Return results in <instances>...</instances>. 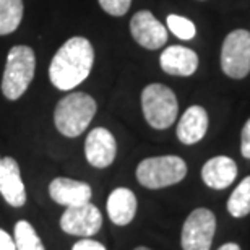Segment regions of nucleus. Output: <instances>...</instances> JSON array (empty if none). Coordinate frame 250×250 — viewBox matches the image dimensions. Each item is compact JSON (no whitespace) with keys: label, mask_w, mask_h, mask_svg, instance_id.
Here are the masks:
<instances>
[{"label":"nucleus","mask_w":250,"mask_h":250,"mask_svg":"<svg viewBox=\"0 0 250 250\" xmlns=\"http://www.w3.org/2000/svg\"><path fill=\"white\" fill-rule=\"evenodd\" d=\"M94 51L86 38H70L54 56L49 67V78L57 89L77 88L83 83L93 68Z\"/></svg>","instance_id":"nucleus-1"},{"label":"nucleus","mask_w":250,"mask_h":250,"mask_svg":"<svg viewBox=\"0 0 250 250\" xmlns=\"http://www.w3.org/2000/svg\"><path fill=\"white\" fill-rule=\"evenodd\" d=\"M96 101L86 93H70L61 99L54 112L57 130L68 138L82 135L96 114Z\"/></svg>","instance_id":"nucleus-2"},{"label":"nucleus","mask_w":250,"mask_h":250,"mask_svg":"<svg viewBox=\"0 0 250 250\" xmlns=\"http://www.w3.org/2000/svg\"><path fill=\"white\" fill-rule=\"evenodd\" d=\"M34 68H36V57L31 47L15 46L10 49L2 80L3 96L10 101L21 98L29 83L33 82Z\"/></svg>","instance_id":"nucleus-3"},{"label":"nucleus","mask_w":250,"mask_h":250,"mask_svg":"<svg viewBox=\"0 0 250 250\" xmlns=\"http://www.w3.org/2000/svg\"><path fill=\"white\" fill-rule=\"evenodd\" d=\"M142 109L153 128L164 130L176 122L179 114L177 98L171 88L161 83L148 84L142 93Z\"/></svg>","instance_id":"nucleus-4"},{"label":"nucleus","mask_w":250,"mask_h":250,"mask_svg":"<svg viewBox=\"0 0 250 250\" xmlns=\"http://www.w3.org/2000/svg\"><path fill=\"white\" fill-rule=\"evenodd\" d=\"M187 176V164L179 156L146 158L138 164L137 179L146 188H164L179 184Z\"/></svg>","instance_id":"nucleus-5"},{"label":"nucleus","mask_w":250,"mask_h":250,"mask_svg":"<svg viewBox=\"0 0 250 250\" xmlns=\"http://www.w3.org/2000/svg\"><path fill=\"white\" fill-rule=\"evenodd\" d=\"M221 68L234 80L250 73V31L236 29L228 34L221 47Z\"/></svg>","instance_id":"nucleus-6"},{"label":"nucleus","mask_w":250,"mask_h":250,"mask_svg":"<svg viewBox=\"0 0 250 250\" xmlns=\"http://www.w3.org/2000/svg\"><path fill=\"white\" fill-rule=\"evenodd\" d=\"M216 232V216L207 208H197L184 223L181 244L184 250H209Z\"/></svg>","instance_id":"nucleus-7"},{"label":"nucleus","mask_w":250,"mask_h":250,"mask_svg":"<svg viewBox=\"0 0 250 250\" xmlns=\"http://www.w3.org/2000/svg\"><path fill=\"white\" fill-rule=\"evenodd\" d=\"M103 226V216L96 205L91 202L67 207L61 218V228L63 232L72 236H94Z\"/></svg>","instance_id":"nucleus-8"},{"label":"nucleus","mask_w":250,"mask_h":250,"mask_svg":"<svg viewBox=\"0 0 250 250\" xmlns=\"http://www.w3.org/2000/svg\"><path fill=\"white\" fill-rule=\"evenodd\" d=\"M130 33L140 46L149 51L163 47L167 41V29L148 10L135 13L130 21Z\"/></svg>","instance_id":"nucleus-9"},{"label":"nucleus","mask_w":250,"mask_h":250,"mask_svg":"<svg viewBox=\"0 0 250 250\" xmlns=\"http://www.w3.org/2000/svg\"><path fill=\"white\" fill-rule=\"evenodd\" d=\"M84 154L93 167H109L117 154V143L114 135L107 128H93L84 142Z\"/></svg>","instance_id":"nucleus-10"},{"label":"nucleus","mask_w":250,"mask_h":250,"mask_svg":"<svg viewBox=\"0 0 250 250\" xmlns=\"http://www.w3.org/2000/svg\"><path fill=\"white\" fill-rule=\"evenodd\" d=\"M0 193L5 202L15 208L26 203V190L20 174V166L13 158L0 159Z\"/></svg>","instance_id":"nucleus-11"},{"label":"nucleus","mask_w":250,"mask_h":250,"mask_svg":"<svg viewBox=\"0 0 250 250\" xmlns=\"http://www.w3.org/2000/svg\"><path fill=\"white\" fill-rule=\"evenodd\" d=\"M51 198L63 207H75L91 200L93 190L86 182L73 181L68 177H57L49 186Z\"/></svg>","instance_id":"nucleus-12"},{"label":"nucleus","mask_w":250,"mask_h":250,"mask_svg":"<svg viewBox=\"0 0 250 250\" xmlns=\"http://www.w3.org/2000/svg\"><path fill=\"white\" fill-rule=\"evenodd\" d=\"M237 177V164L228 156H214L202 167V179L209 188H228Z\"/></svg>","instance_id":"nucleus-13"},{"label":"nucleus","mask_w":250,"mask_h":250,"mask_svg":"<svg viewBox=\"0 0 250 250\" xmlns=\"http://www.w3.org/2000/svg\"><path fill=\"white\" fill-rule=\"evenodd\" d=\"M161 68L169 75L190 77L198 68V56L195 51L182 46H171L161 54Z\"/></svg>","instance_id":"nucleus-14"},{"label":"nucleus","mask_w":250,"mask_h":250,"mask_svg":"<svg viewBox=\"0 0 250 250\" xmlns=\"http://www.w3.org/2000/svg\"><path fill=\"white\" fill-rule=\"evenodd\" d=\"M208 114L202 106H190L177 125V138L184 145H195L207 135Z\"/></svg>","instance_id":"nucleus-15"},{"label":"nucleus","mask_w":250,"mask_h":250,"mask_svg":"<svg viewBox=\"0 0 250 250\" xmlns=\"http://www.w3.org/2000/svg\"><path fill=\"white\" fill-rule=\"evenodd\" d=\"M137 213V197L130 188L119 187L112 190L107 198V214L117 226L132 223Z\"/></svg>","instance_id":"nucleus-16"},{"label":"nucleus","mask_w":250,"mask_h":250,"mask_svg":"<svg viewBox=\"0 0 250 250\" xmlns=\"http://www.w3.org/2000/svg\"><path fill=\"white\" fill-rule=\"evenodd\" d=\"M23 18L21 0H0V36L13 33Z\"/></svg>","instance_id":"nucleus-17"},{"label":"nucleus","mask_w":250,"mask_h":250,"mask_svg":"<svg viewBox=\"0 0 250 250\" xmlns=\"http://www.w3.org/2000/svg\"><path fill=\"white\" fill-rule=\"evenodd\" d=\"M228 211L234 218H244L250 213V176L236 187L228 200Z\"/></svg>","instance_id":"nucleus-18"},{"label":"nucleus","mask_w":250,"mask_h":250,"mask_svg":"<svg viewBox=\"0 0 250 250\" xmlns=\"http://www.w3.org/2000/svg\"><path fill=\"white\" fill-rule=\"evenodd\" d=\"M15 247L17 250H46L42 246L41 239H39L38 232L34 231V228L28 221L17 223L15 226Z\"/></svg>","instance_id":"nucleus-19"},{"label":"nucleus","mask_w":250,"mask_h":250,"mask_svg":"<svg viewBox=\"0 0 250 250\" xmlns=\"http://www.w3.org/2000/svg\"><path fill=\"white\" fill-rule=\"evenodd\" d=\"M167 28L174 36H177L179 39H184V41H190L197 29H195V24L190 21L186 17H179V15H169L167 17Z\"/></svg>","instance_id":"nucleus-20"},{"label":"nucleus","mask_w":250,"mask_h":250,"mask_svg":"<svg viewBox=\"0 0 250 250\" xmlns=\"http://www.w3.org/2000/svg\"><path fill=\"white\" fill-rule=\"evenodd\" d=\"M101 8L112 17H124L128 12L132 0H98Z\"/></svg>","instance_id":"nucleus-21"},{"label":"nucleus","mask_w":250,"mask_h":250,"mask_svg":"<svg viewBox=\"0 0 250 250\" xmlns=\"http://www.w3.org/2000/svg\"><path fill=\"white\" fill-rule=\"evenodd\" d=\"M241 153L244 158L250 159V119L246 122L241 135Z\"/></svg>","instance_id":"nucleus-22"},{"label":"nucleus","mask_w":250,"mask_h":250,"mask_svg":"<svg viewBox=\"0 0 250 250\" xmlns=\"http://www.w3.org/2000/svg\"><path fill=\"white\" fill-rule=\"evenodd\" d=\"M72 250H106V247L101 242L93 241V239H82V241L75 244Z\"/></svg>","instance_id":"nucleus-23"},{"label":"nucleus","mask_w":250,"mask_h":250,"mask_svg":"<svg viewBox=\"0 0 250 250\" xmlns=\"http://www.w3.org/2000/svg\"><path fill=\"white\" fill-rule=\"evenodd\" d=\"M0 250H17L12 236L7 231H3L2 228H0Z\"/></svg>","instance_id":"nucleus-24"},{"label":"nucleus","mask_w":250,"mask_h":250,"mask_svg":"<svg viewBox=\"0 0 250 250\" xmlns=\"http://www.w3.org/2000/svg\"><path fill=\"white\" fill-rule=\"evenodd\" d=\"M218 250H241V247H239L237 244H234V242H229V244H224V246H221Z\"/></svg>","instance_id":"nucleus-25"},{"label":"nucleus","mask_w":250,"mask_h":250,"mask_svg":"<svg viewBox=\"0 0 250 250\" xmlns=\"http://www.w3.org/2000/svg\"><path fill=\"white\" fill-rule=\"evenodd\" d=\"M135 250H151V249H148V247H137Z\"/></svg>","instance_id":"nucleus-26"},{"label":"nucleus","mask_w":250,"mask_h":250,"mask_svg":"<svg viewBox=\"0 0 250 250\" xmlns=\"http://www.w3.org/2000/svg\"><path fill=\"white\" fill-rule=\"evenodd\" d=\"M0 159H2V158H0Z\"/></svg>","instance_id":"nucleus-27"}]
</instances>
